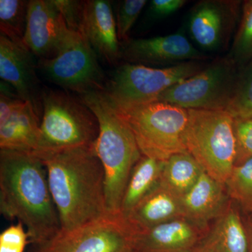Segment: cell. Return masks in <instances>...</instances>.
Wrapping results in <instances>:
<instances>
[{"mask_svg":"<svg viewBox=\"0 0 252 252\" xmlns=\"http://www.w3.org/2000/svg\"><path fill=\"white\" fill-rule=\"evenodd\" d=\"M44 162L61 230H72L108 215L105 174L94 144L35 153Z\"/></svg>","mask_w":252,"mask_h":252,"instance_id":"cell-1","label":"cell"},{"mask_svg":"<svg viewBox=\"0 0 252 252\" xmlns=\"http://www.w3.org/2000/svg\"><path fill=\"white\" fill-rule=\"evenodd\" d=\"M0 212L23 223L32 245L61 230L45 165L33 152L0 149Z\"/></svg>","mask_w":252,"mask_h":252,"instance_id":"cell-2","label":"cell"},{"mask_svg":"<svg viewBox=\"0 0 252 252\" xmlns=\"http://www.w3.org/2000/svg\"><path fill=\"white\" fill-rule=\"evenodd\" d=\"M99 124L94 151L105 174L106 204L109 214L117 215L134 167L142 157L135 137L117 107L104 91L81 94Z\"/></svg>","mask_w":252,"mask_h":252,"instance_id":"cell-3","label":"cell"},{"mask_svg":"<svg viewBox=\"0 0 252 252\" xmlns=\"http://www.w3.org/2000/svg\"><path fill=\"white\" fill-rule=\"evenodd\" d=\"M42 119L35 153L93 145L99 135L94 113L82 99L61 91L43 90Z\"/></svg>","mask_w":252,"mask_h":252,"instance_id":"cell-4","label":"cell"},{"mask_svg":"<svg viewBox=\"0 0 252 252\" xmlns=\"http://www.w3.org/2000/svg\"><path fill=\"white\" fill-rule=\"evenodd\" d=\"M116 107L132 131L142 156L166 161L175 154L187 152L184 134L188 109L160 101Z\"/></svg>","mask_w":252,"mask_h":252,"instance_id":"cell-5","label":"cell"},{"mask_svg":"<svg viewBox=\"0 0 252 252\" xmlns=\"http://www.w3.org/2000/svg\"><path fill=\"white\" fill-rule=\"evenodd\" d=\"M187 152L210 177L225 184L235 165L233 117L226 110L188 109Z\"/></svg>","mask_w":252,"mask_h":252,"instance_id":"cell-6","label":"cell"},{"mask_svg":"<svg viewBox=\"0 0 252 252\" xmlns=\"http://www.w3.org/2000/svg\"><path fill=\"white\" fill-rule=\"evenodd\" d=\"M203 68L198 61L160 68L125 63L113 73L104 92L117 106L150 103L157 101L172 86L195 75Z\"/></svg>","mask_w":252,"mask_h":252,"instance_id":"cell-7","label":"cell"},{"mask_svg":"<svg viewBox=\"0 0 252 252\" xmlns=\"http://www.w3.org/2000/svg\"><path fill=\"white\" fill-rule=\"evenodd\" d=\"M238 67L228 57L172 86L157 101L186 109L226 110L234 92Z\"/></svg>","mask_w":252,"mask_h":252,"instance_id":"cell-8","label":"cell"},{"mask_svg":"<svg viewBox=\"0 0 252 252\" xmlns=\"http://www.w3.org/2000/svg\"><path fill=\"white\" fill-rule=\"evenodd\" d=\"M37 68L51 82L80 95L104 91L107 85L97 55L85 36L76 32L56 56L39 60Z\"/></svg>","mask_w":252,"mask_h":252,"instance_id":"cell-9","label":"cell"},{"mask_svg":"<svg viewBox=\"0 0 252 252\" xmlns=\"http://www.w3.org/2000/svg\"><path fill=\"white\" fill-rule=\"evenodd\" d=\"M134 232L120 214H108L72 230H61L30 252H132Z\"/></svg>","mask_w":252,"mask_h":252,"instance_id":"cell-10","label":"cell"},{"mask_svg":"<svg viewBox=\"0 0 252 252\" xmlns=\"http://www.w3.org/2000/svg\"><path fill=\"white\" fill-rule=\"evenodd\" d=\"M240 4L233 0H203L194 5L189 29L195 44L209 52L225 48L240 17Z\"/></svg>","mask_w":252,"mask_h":252,"instance_id":"cell-11","label":"cell"},{"mask_svg":"<svg viewBox=\"0 0 252 252\" xmlns=\"http://www.w3.org/2000/svg\"><path fill=\"white\" fill-rule=\"evenodd\" d=\"M205 58L182 32L121 43V59L130 64L167 67Z\"/></svg>","mask_w":252,"mask_h":252,"instance_id":"cell-12","label":"cell"},{"mask_svg":"<svg viewBox=\"0 0 252 252\" xmlns=\"http://www.w3.org/2000/svg\"><path fill=\"white\" fill-rule=\"evenodd\" d=\"M73 32L68 28L54 0H31L23 43L40 59L54 58Z\"/></svg>","mask_w":252,"mask_h":252,"instance_id":"cell-13","label":"cell"},{"mask_svg":"<svg viewBox=\"0 0 252 252\" xmlns=\"http://www.w3.org/2000/svg\"><path fill=\"white\" fill-rule=\"evenodd\" d=\"M1 82L0 149L33 152L41 122L34 107L9 91Z\"/></svg>","mask_w":252,"mask_h":252,"instance_id":"cell-14","label":"cell"},{"mask_svg":"<svg viewBox=\"0 0 252 252\" xmlns=\"http://www.w3.org/2000/svg\"><path fill=\"white\" fill-rule=\"evenodd\" d=\"M210 225L180 217L134 232L132 252H201Z\"/></svg>","mask_w":252,"mask_h":252,"instance_id":"cell-15","label":"cell"},{"mask_svg":"<svg viewBox=\"0 0 252 252\" xmlns=\"http://www.w3.org/2000/svg\"><path fill=\"white\" fill-rule=\"evenodd\" d=\"M34 55L25 46L0 35V77L12 86L18 97L42 115L43 90L36 75Z\"/></svg>","mask_w":252,"mask_h":252,"instance_id":"cell-16","label":"cell"},{"mask_svg":"<svg viewBox=\"0 0 252 252\" xmlns=\"http://www.w3.org/2000/svg\"><path fill=\"white\" fill-rule=\"evenodd\" d=\"M83 35L97 57L106 63L114 64L121 60V42L110 1H85Z\"/></svg>","mask_w":252,"mask_h":252,"instance_id":"cell-17","label":"cell"},{"mask_svg":"<svg viewBox=\"0 0 252 252\" xmlns=\"http://www.w3.org/2000/svg\"><path fill=\"white\" fill-rule=\"evenodd\" d=\"M230 200L225 184L204 172L193 188L181 198L183 217L210 225L220 216Z\"/></svg>","mask_w":252,"mask_h":252,"instance_id":"cell-18","label":"cell"},{"mask_svg":"<svg viewBox=\"0 0 252 252\" xmlns=\"http://www.w3.org/2000/svg\"><path fill=\"white\" fill-rule=\"evenodd\" d=\"M183 217L181 198L158 184L126 217L134 232Z\"/></svg>","mask_w":252,"mask_h":252,"instance_id":"cell-19","label":"cell"},{"mask_svg":"<svg viewBox=\"0 0 252 252\" xmlns=\"http://www.w3.org/2000/svg\"><path fill=\"white\" fill-rule=\"evenodd\" d=\"M201 252H249L245 222L232 201L210 225Z\"/></svg>","mask_w":252,"mask_h":252,"instance_id":"cell-20","label":"cell"},{"mask_svg":"<svg viewBox=\"0 0 252 252\" xmlns=\"http://www.w3.org/2000/svg\"><path fill=\"white\" fill-rule=\"evenodd\" d=\"M165 161L142 156L131 172L121 203L124 218L159 183Z\"/></svg>","mask_w":252,"mask_h":252,"instance_id":"cell-21","label":"cell"},{"mask_svg":"<svg viewBox=\"0 0 252 252\" xmlns=\"http://www.w3.org/2000/svg\"><path fill=\"white\" fill-rule=\"evenodd\" d=\"M203 167L188 152L175 154L164 163L160 184L182 198L198 182Z\"/></svg>","mask_w":252,"mask_h":252,"instance_id":"cell-22","label":"cell"},{"mask_svg":"<svg viewBox=\"0 0 252 252\" xmlns=\"http://www.w3.org/2000/svg\"><path fill=\"white\" fill-rule=\"evenodd\" d=\"M28 4L29 1L24 0L0 1L1 34L18 44H24Z\"/></svg>","mask_w":252,"mask_h":252,"instance_id":"cell-23","label":"cell"},{"mask_svg":"<svg viewBox=\"0 0 252 252\" xmlns=\"http://www.w3.org/2000/svg\"><path fill=\"white\" fill-rule=\"evenodd\" d=\"M228 57L238 69L252 60V0L244 1L240 24Z\"/></svg>","mask_w":252,"mask_h":252,"instance_id":"cell-24","label":"cell"},{"mask_svg":"<svg viewBox=\"0 0 252 252\" xmlns=\"http://www.w3.org/2000/svg\"><path fill=\"white\" fill-rule=\"evenodd\" d=\"M225 185L230 199L250 212L252 210V158L233 167Z\"/></svg>","mask_w":252,"mask_h":252,"instance_id":"cell-25","label":"cell"},{"mask_svg":"<svg viewBox=\"0 0 252 252\" xmlns=\"http://www.w3.org/2000/svg\"><path fill=\"white\" fill-rule=\"evenodd\" d=\"M226 111L233 118L252 116V60L239 71L233 97Z\"/></svg>","mask_w":252,"mask_h":252,"instance_id":"cell-26","label":"cell"},{"mask_svg":"<svg viewBox=\"0 0 252 252\" xmlns=\"http://www.w3.org/2000/svg\"><path fill=\"white\" fill-rule=\"evenodd\" d=\"M146 0H124L116 4L115 20L118 37L121 43L130 39L129 33L141 11L147 4Z\"/></svg>","mask_w":252,"mask_h":252,"instance_id":"cell-27","label":"cell"},{"mask_svg":"<svg viewBox=\"0 0 252 252\" xmlns=\"http://www.w3.org/2000/svg\"><path fill=\"white\" fill-rule=\"evenodd\" d=\"M235 140V166L252 158V116L233 118Z\"/></svg>","mask_w":252,"mask_h":252,"instance_id":"cell-28","label":"cell"},{"mask_svg":"<svg viewBox=\"0 0 252 252\" xmlns=\"http://www.w3.org/2000/svg\"><path fill=\"white\" fill-rule=\"evenodd\" d=\"M21 222L10 225L0 234V252H23L29 244L27 230Z\"/></svg>","mask_w":252,"mask_h":252,"instance_id":"cell-29","label":"cell"},{"mask_svg":"<svg viewBox=\"0 0 252 252\" xmlns=\"http://www.w3.org/2000/svg\"><path fill=\"white\" fill-rule=\"evenodd\" d=\"M61 11L68 28L83 34L84 4L85 1L75 0H54Z\"/></svg>","mask_w":252,"mask_h":252,"instance_id":"cell-30","label":"cell"},{"mask_svg":"<svg viewBox=\"0 0 252 252\" xmlns=\"http://www.w3.org/2000/svg\"><path fill=\"white\" fill-rule=\"evenodd\" d=\"M186 3L185 0H153L151 1V13L155 18L167 17L180 10Z\"/></svg>","mask_w":252,"mask_h":252,"instance_id":"cell-31","label":"cell"},{"mask_svg":"<svg viewBox=\"0 0 252 252\" xmlns=\"http://www.w3.org/2000/svg\"><path fill=\"white\" fill-rule=\"evenodd\" d=\"M244 222L248 233L249 252H252V217H248L247 220H244Z\"/></svg>","mask_w":252,"mask_h":252,"instance_id":"cell-32","label":"cell"},{"mask_svg":"<svg viewBox=\"0 0 252 252\" xmlns=\"http://www.w3.org/2000/svg\"><path fill=\"white\" fill-rule=\"evenodd\" d=\"M250 212H252V210H251V211H250Z\"/></svg>","mask_w":252,"mask_h":252,"instance_id":"cell-33","label":"cell"}]
</instances>
